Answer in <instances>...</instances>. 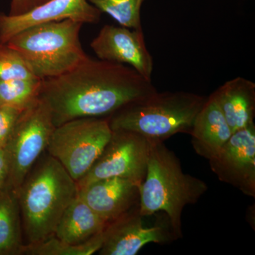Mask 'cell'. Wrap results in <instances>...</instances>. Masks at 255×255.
<instances>
[{"mask_svg":"<svg viewBox=\"0 0 255 255\" xmlns=\"http://www.w3.org/2000/svg\"><path fill=\"white\" fill-rule=\"evenodd\" d=\"M102 11L87 0H48L19 15L0 13V44H6L19 32L41 23L72 19L82 23H97Z\"/></svg>","mask_w":255,"mask_h":255,"instance_id":"12","label":"cell"},{"mask_svg":"<svg viewBox=\"0 0 255 255\" xmlns=\"http://www.w3.org/2000/svg\"><path fill=\"white\" fill-rule=\"evenodd\" d=\"M9 164L4 148H0V192L6 188L9 179Z\"/></svg>","mask_w":255,"mask_h":255,"instance_id":"24","label":"cell"},{"mask_svg":"<svg viewBox=\"0 0 255 255\" xmlns=\"http://www.w3.org/2000/svg\"><path fill=\"white\" fill-rule=\"evenodd\" d=\"M157 92L152 80L128 65L88 58L73 70L42 80L39 97L55 127L80 118H108Z\"/></svg>","mask_w":255,"mask_h":255,"instance_id":"1","label":"cell"},{"mask_svg":"<svg viewBox=\"0 0 255 255\" xmlns=\"http://www.w3.org/2000/svg\"><path fill=\"white\" fill-rule=\"evenodd\" d=\"M23 111L0 107V148L7 145L18 117Z\"/></svg>","mask_w":255,"mask_h":255,"instance_id":"22","label":"cell"},{"mask_svg":"<svg viewBox=\"0 0 255 255\" xmlns=\"http://www.w3.org/2000/svg\"><path fill=\"white\" fill-rule=\"evenodd\" d=\"M107 226L78 194L64 211L53 236L70 244L80 245L103 232Z\"/></svg>","mask_w":255,"mask_h":255,"instance_id":"16","label":"cell"},{"mask_svg":"<svg viewBox=\"0 0 255 255\" xmlns=\"http://www.w3.org/2000/svg\"><path fill=\"white\" fill-rule=\"evenodd\" d=\"M55 128L49 107L41 97L21 112L4 148L9 164L6 187L17 191L30 169L46 152Z\"/></svg>","mask_w":255,"mask_h":255,"instance_id":"7","label":"cell"},{"mask_svg":"<svg viewBox=\"0 0 255 255\" xmlns=\"http://www.w3.org/2000/svg\"><path fill=\"white\" fill-rule=\"evenodd\" d=\"M38 78L21 55L7 44H0V82Z\"/></svg>","mask_w":255,"mask_h":255,"instance_id":"21","label":"cell"},{"mask_svg":"<svg viewBox=\"0 0 255 255\" xmlns=\"http://www.w3.org/2000/svg\"><path fill=\"white\" fill-rule=\"evenodd\" d=\"M207 190L204 181L183 172L179 158L164 142H152L147 172L140 187L142 216L165 213L174 236L182 238L183 210L196 204Z\"/></svg>","mask_w":255,"mask_h":255,"instance_id":"3","label":"cell"},{"mask_svg":"<svg viewBox=\"0 0 255 255\" xmlns=\"http://www.w3.org/2000/svg\"><path fill=\"white\" fill-rule=\"evenodd\" d=\"M110 141L88 172L77 182L79 188L90 183L120 177L141 185L147 172L152 142L137 132L112 130Z\"/></svg>","mask_w":255,"mask_h":255,"instance_id":"8","label":"cell"},{"mask_svg":"<svg viewBox=\"0 0 255 255\" xmlns=\"http://www.w3.org/2000/svg\"><path fill=\"white\" fill-rule=\"evenodd\" d=\"M211 95L219 104L233 132L254 122L255 82L238 77L225 82Z\"/></svg>","mask_w":255,"mask_h":255,"instance_id":"15","label":"cell"},{"mask_svg":"<svg viewBox=\"0 0 255 255\" xmlns=\"http://www.w3.org/2000/svg\"><path fill=\"white\" fill-rule=\"evenodd\" d=\"M48 0H11L9 15H19L39 6Z\"/></svg>","mask_w":255,"mask_h":255,"instance_id":"23","label":"cell"},{"mask_svg":"<svg viewBox=\"0 0 255 255\" xmlns=\"http://www.w3.org/2000/svg\"><path fill=\"white\" fill-rule=\"evenodd\" d=\"M25 245L54 235L64 211L78 194L77 182L48 152L36 161L17 191Z\"/></svg>","mask_w":255,"mask_h":255,"instance_id":"2","label":"cell"},{"mask_svg":"<svg viewBox=\"0 0 255 255\" xmlns=\"http://www.w3.org/2000/svg\"><path fill=\"white\" fill-rule=\"evenodd\" d=\"M91 48L99 59L128 65L152 80L153 58L146 46L142 28L105 25L92 41Z\"/></svg>","mask_w":255,"mask_h":255,"instance_id":"11","label":"cell"},{"mask_svg":"<svg viewBox=\"0 0 255 255\" xmlns=\"http://www.w3.org/2000/svg\"><path fill=\"white\" fill-rule=\"evenodd\" d=\"M104 232V231H103ZM103 232L80 245H72L53 236L45 241L24 245L22 255H91L98 253L103 243Z\"/></svg>","mask_w":255,"mask_h":255,"instance_id":"18","label":"cell"},{"mask_svg":"<svg viewBox=\"0 0 255 255\" xmlns=\"http://www.w3.org/2000/svg\"><path fill=\"white\" fill-rule=\"evenodd\" d=\"M140 187L129 179L107 178L79 188L78 195L109 224L138 207Z\"/></svg>","mask_w":255,"mask_h":255,"instance_id":"13","label":"cell"},{"mask_svg":"<svg viewBox=\"0 0 255 255\" xmlns=\"http://www.w3.org/2000/svg\"><path fill=\"white\" fill-rule=\"evenodd\" d=\"M210 167L220 181L255 197V124L233 132L212 158Z\"/></svg>","mask_w":255,"mask_h":255,"instance_id":"9","label":"cell"},{"mask_svg":"<svg viewBox=\"0 0 255 255\" xmlns=\"http://www.w3.org/2000/svg\"><path fill=\"white\" fill-rule=\"evenodd\" d=\"M82 24L72 19L41 23L19 32L6 44L21 55L37 78H55L88 58L80 41Z\"/></svg>","mask_w":255,"mask_h":255,"instance_id":"5","label":"cell"},{"mask_svg":"<svg viewBox=\"0 0 255 255\" xmlns=\"http://www.w3.org/2000/svg\"><path fill=\"white\" fill-rule=\"evenodd\" d=\"M138 207L109 223L104 230L100 255H135L148 243L165 244L177 240L170 223L145 227Z\"/></svg>","mask_w":255,"mask_h":255,"instance_id":"10","label":"cell"},{"mask_svg":"<svg viewBox=\"0 0 255 255\" xmlns=\"http://www.w3.org/2000/svg\"><path fill=\"white\" fill-rule=\"evenodd\" d=\"M42 80H12L0 82V107L23 111L39 97Z\"/></svg>","mask_w":255,"mask_h":255,"instance_id":"19","label":"cell"},{"mask_svg":"<svg viewBox=\"0 0 255 255\" xmlns=\"http://www.w3.org/2000/svg\"><path fill=\"white\" fill-rule=\"evenodd\" d=\"M189 134L196 153L208 160L221 150L232 135V130L212 95L206 98L196 115Z\"/></svg>","mask_w":255,"mask_h":255,"instance_id":"14","label":"cell"},{"mask_svg":"<svg viewBox=\"0 0 255 255\" xmlns=\"http://www.w3.org/2000/svg\"><path fill=\"white\" fill-rule=\"evenodd\" d=\"M107 118H80L55 127L46 152L78 182L88 172L110 141Z\"/></svg>","mask_w":255,"mask_h":255,"instance_id":"6","label":"cell"},{"mask_svg":"<svg viewBox=\"0 0 255 255\" xmlns=\"http://www.w3.org/2000/svg\"><path fill=\"white\" fill-rule=\"evenodd\" d=\"M206 98L187 92H156L108 117L112 130L137 132L151 142H164L178 133H190Z\"/></svg>","mask_w":255,"mask_h":255,"instance_id":"4","label":"cell"},{"mask_svg":"<svg viewBox=\"0 0 255 255\" xmlns=\"http://www.w3.org/2000/svg\"><path fill=\"white\" fill-rule=\"evenodd\" d=\"M24 245L17 194L6 187L0 192V255H22Z\"/></svg>","mask_w":255,"mask_h":255,"instance_id":"17","label":"cell"},{"mask_svg":"<svg viewBox=\"0 0 255 255\" xmlns=\"http://www.w3.org/2000/svg\"><path fill=\"white\" fill-rule=\"evenodd\" d=\"M124 27L142 28L140 9L145 0H87Z\"/></svg>","mask_w":255,"mask_h":255,"instance_id":"20","label":"cell"}]
</instances>
